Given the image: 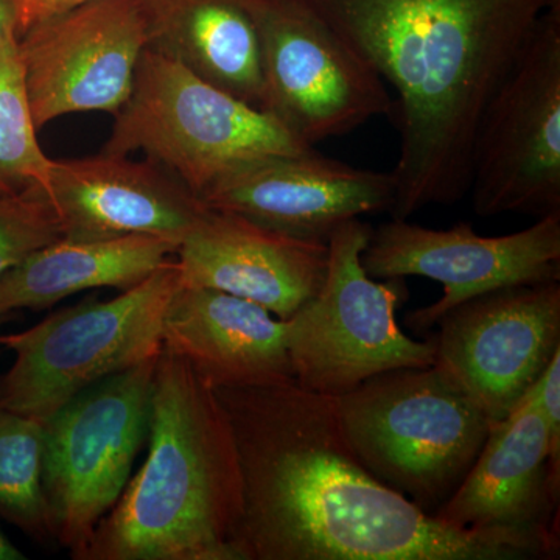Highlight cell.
Segmentation results:
<instances>
[{
	"label": "cell",
	"instance_id": "cell-18",
	"mask_svg": "<svg viewBox=\"0 0 560 560\" xmlns=\"http://www.w3.org/2000/svg\"><path fill=\"white\" fill-rule=\"evenodd\" d=\"M161 337L162 348L186 360L210 388L294 382L289 323L234 294L179 283Z\"/></svg>",
	"mask_w": 560,
	"mask_h": 560
},
{
	"label": "cell",
	"instance_id": "cell-22",
	"mask_svg": "<svg viewBox=\"0 0 560 560\" xmlns=\"http://www.w3.org/2000/svg\"><path fill=\"white\" fill-rule=\"evenodd\" d=\"M36 130L16 36L0 47V197L27 190L49 197L54 160Z\"/></svg>",
	"mask_w": 560,
	"mask_h": 560
},
{
	"label": "cell",
	"instance_id": "cell-16",
	"mask_svg": "<svg viewBox=\"0 0 560 560\" xmlns=\"http://www.w3.org/2000/svg\"><path fill=\"white\" fill-rule=\"evenodd\" d=\"M176 254L180 285L234 294L283 320L318 293L329 260L327 243L301 241L210 209Z\"/></svg>",
	"mask_w": 560,
	"mask_h": 560
},
{
	"label": "cell",
	"instance_id": "cell-10",
	"mask_svg": "<svg viewBox=\"0 0 560 560\" xmlns=\"http://www.w3.org/2000/svg\"><path fill=\"white\" fill-rule=\"evenodd\" d=\"M264 61V109L301 142L348 135L390 116L386 83L304 0H245Z\"/></svg>",
	"mask_w": 560,
	"mask_h": 560
},
{
	"label": "cell",
	"instance_id": "cell-21",
	"mask_svg": "<svg viewBox=\"0 0 560 560\" xmlns=\"http://www.w3.org/2000/svg\"><path fill=\"white\" fill-rule=\"evenodd\" d=\"M44 422L0 407V518L38 544L54 541L43 485Z\"/></svg>",
	"mask_w": 560,
	"mask_h": 560
},
{
	"label": "cell",
	"instance_id": "cell-28",
	"mask_svg": "<svg viewBox=\"0 0 560 560\" xmlns=\"http://www.w3.org/2000/svg\"><path fill=\"white\" fill-rule=\"evenodd\" d=\"M11 318V315L0 316V324L7 323Z\"/></svg>",
	"mask_w": 560,
	"mask_h": 560
},
{
	"label": "cell",
	"instance_id": "cell-20",
	"mask_svg": "<svg viewBox=\"0 0 560 560\" xmlns=\"http://www.w3.org/2000/svg\"><path fill=\"white\" fill-rule=\"evenodd\" d=\"M153 11L150 47L264 109L260 36L245 0H153Z\"/></svg>",
	"mask_w": 560,
	"mask_h": 560
},
{
	"label": "cell",
	"instance_id": "cell-24",
	"mask_svg": "<svg viewBox=\"0 0 560 560\" xmlns=\"http://www.w3.org/2000/svg\"><path fill=\"white\" fill-rule=\"evenodd\" d=\"M530 389L547 423L552 459L560 463V350Z\"/></svg>",
	"mask_w": 560,
	"mask_h": 560
},
{
	"label": "cell",
	"instance_id": "cell-17",
	"mask_svg": "<svg viewBox=\"0 0 560 560\" xmlns=\"http://www.w3.org/2000/svg\"><path fill=\"white\" fill-rule=\"evenodd\" d=\"M49 198L60 217L62 238L149 235L178 248L208 209L153 164L106 153L54 161Z\"/></svg>",
	"mask_w": 560,
	"mask_h": 560
},
{
	"label": "cell",
	"instance_id": "cell-1",
	"mask_svg": "<svg viewBox=\"0 0 560 560\" xmlns=\"http://www.w3.org/2000/svg\"><path fill=\"white\" fill-rule=\"evenodd\" d=\"M241 464L242 560H545L559 545L503 529H459L371 474L334 397L296 382L219 388Z\"/></svg>",
	"mask_w": 560,
	"mask_h": 560
},
{
	"label": "cell",
	"instance_id": "cell-25",
	"mask_svg": "<svg viewBox=\"0 0 560 560\" xmlns=\"http://www.w3.org/2000/svg\"><path fill=\"white\" fill-rule=\"evenodd\" d=\"M84 2H88V0H13L18 14V31L22 35L32 25Z\"/></svg>",
	"mask_w": 560,
	"mask_h": 560
},
{
	"label": "cell",
	"instance_id": "cell-27",
	"mask_svg": "<svg viewBox=\"0 0 560 560\" xmlns=\"http://www.w3.org/2000/svg\"><path fill=\"white\" fill-rule=\"evenodd\" d=\"M0 560H27V556L14 547L13 541L0 530Z\"/></svg>",
	"mask_w": 560,
	"mask_h": 560
},
{
	"label": "cell",
	"instance_id": "cell-12",
	"mask_svg": "<svg viewBox=\"0 0 560 560\" xmlns=\"http://www.w3.org/2000/svg\"><path fill=\"white\" fill-rule=\"evenodd\" d=\"M361 261L374 279L419 276L444 287L440 301L407 315L410 329L427 331L471 298L560 280V213L501 237H482L469 223L430 230L393 219L372 230Z\"/></svg>",
	"mask_w": 560,
	"mask_h": 560
},
{
	"label": "cell",
	"instance_id": "cell-8",
	"mask_svg": "<svg viewBox=\"0 0 560 560\" xmlns=\"http://www.w3.org/2000/svg\"><path fill=\"white\" fill-rule=\"evenodd\" d=\"M158 355L81 390L44 422L51 537L72 559H81L119 500L149 438Z\"/></svg>",
	"mask_w": 560,
	"mask_h": 560
},
{
	"label": "cell",
	"instance_id": "cell-3",
	"mask_svg": "<svg viewBox=\"0 0 560 560\" xmlns=\"http://www.w3.org/2000/svg\"><path fill=\"white\" fill-rule=\"evenodd\" d=\"M149 455L80 560H242L241 464L215 389L162 348L154 370Z\"/></svg>",
	"mask_w": 560,
	"mask_h": 560
},
{
	"label": "cell",
	"instance_id": "cell-4",
	"mask_svg": "<svg viewBox=\"0 0 560 560\" xmlns=\"http://www.w3.org/2000/svg\"><path fill=\"white\" fill-rule=\"evenodd\" d=\"M334 404L360 463L429 515L459 488L493 425L434 366L383 372Z\"/></svg>",
	"mask_w": 560,
	"mask_h": 560
},
{
	"label": "cell",
	"instance_id": "cell-6",
	"mask_svg": "<svg viewBox=\"0 0 560 560\" xmlns=\"http://www.w3.org/2000/svg\"><path fill=\"white\" fill-rule=\"evenodd\" d=\"M179 283L178 261L171 260L114 300L92 298L2 335L14 361L0 375V407L46 422L81 390L156 357Z\"/></svg>",
	"mask_w": 560,
	"mask_h": 560
},
{
	"label": "cell",
	"instance_id": "cell-14",
	"mask_svg": "<svg viewBox=\"0 0 560 560\" xmlns=\"http://www.w3.org/2000/svg\"><path fill=\"white\" fill-rule=\"evenodd\" d=\"M198 198L210 210L245 217L301 241L327 243L346 221L389 212L396 186L390 172L355 168L313 149L238 162Z\"/></svg>",
	"mask_w": 560,
	"mask_h": 560
},
{
	"label": "cell",
	"instance_id": "cell-11",
	"mask_svg": "<svg viewBox=\"0 0 560 560\" xmlns=\"http://www.w3.org/2000/svg\"><path fill=\"white\" fill-rule=\"evenodd\" d=\"M153 0H88L22 33L36 128L69 114H116L153 43Z\"/></svg>",
	"mask_w": 560,
	"mask_h": 560
},
{
	"label": "cell",
	"instance_id": "cell-23",
	"mask_svg": "<svg viewBox=\"0 0 560 560\" xmlns=\"http://www.w3.org/2000/svg\"><path fill=\"white\" fill-rule=\"evenodd\" d=\"M62 237L60 217L43 190L0 197V276Z\"/></svg>",
	"mask_w": 560,
	"mask_h": 560
},
{
	"label": "cell",
	"instance_id": "cell-7",
	"mask_svg": "<svg viewBox=\"0 0 560 560\" xmlns=\"http://www.w3.org/2000/svg\"><path fill=\"white\" fill-rule=\"evenodd\" d=\"M371 234L360 219L334 231L323 287L287 320L301 388L338 397L383 372L434 364L433 338L412 340L397 324V308L408 298L405 279L375 280L364 270L361 256Z\"/></svg>",
	"mask_w": 560,
	"mask_h": 560
},
{
	"label": "cell",
	"instance_id": "cell-13",
	"mask_svg": "<svg viewBox=\"0 0 560 560\" xmlns=\"http://www.w3.org/2000/svg\"><path fill=\"white\" fill-rule=\"evenodd\" d=\"M436 326L433 366L500 422L560 350V282L489 291L460 302Z\"/></svg>",
	"mask_w": 560,
	"mask_h": 560
},
{
	"label": "cell",
	"instance_id": "cell-15",
	"mask_svg": "<svg viewBox=\"0 0 560 560\" xmlns=\"http://www.w3.org/2000/svg\"><path fill=\"white\" fill-rule=\"evenodd\" d=\"M559 497L560 463L529 389L493 423L474 467L433 517L453 528L515 530L559 545Z\"/></svg>",
	"mask_w": 560,
	"mask_h": 560
},
{
	"label": "cell",
	"instance_id": "cell-9",
	"mask_svg": "<svg viewBox=\"0 0 560 560\" xmlns=\"http://www.w3.org/2000/svg\"><path fill=\"white\" fill-rule=\"evenodd\" d=\"M469 191L480 217L560 213V3L541 16L482 113Z\"/></svg>",
	"mask_w": 560,
	"mask_h": 560
},
{
	"label": "cell",
	"instance_id": "cell-26",
	"mask_svg": "<svg viewBox=\"0 0 560 560\" xmlns=\"http://www.w3.org/2000/svg\"><path fill=\"white\" fill-rule=\"evenodd\" d=\"M20 36L18 32V14L13 0H0V47Z\"/></svg>",
	"mask_w": 560,
	"mask_h": 560
},
{
	"label": "cell",
	"instance_id": "cell-19",
	"mask_svg": "<svg viewBox=\"0 0 560 560\" xmlns=\"http://www.w3.org/2000/svg\"><path fill=\"white\" fill-rule=\"evenodd\" d=\"M178 253L175 243L149 235L106 241L61 238L0 276V316L44 311L81 291L139 285Z\"/></svg>",
	"mask_w": 560,
	"mask_h": 560
},
{
	"label": "cell",
	"instance_id": "cell-5",
	"mask_svg": "<svg viewBox=\"0 0 560 560\" xmlns=\"http://www.w3.org/2000/svg\"><path fill=\"white\" fill-rule=\"evenodd\" d=\"M102 153L140 150L200 197L238 162L313 150L272 114L219 90L164 51L149 47Z\"/></svg>",
	"mask_w": 560,
	"mask_h": 560
},
{
	"label": "cell",
	"instance_id": "cell-2",
	"mask_svg": "<svg viewBox=\"0 0 560 560\" xmlns=\"http://www.w3.org/2000/svg\"><path fill=\"white\" fill-rule=\"evenodd\" d=\"M397 92L389 213L451 206L470 186L482 113L560 0H304Z\"/></svg>",
	"mask_w": 560,
	"mask_h": 560
}]
</instances>
